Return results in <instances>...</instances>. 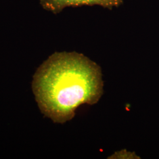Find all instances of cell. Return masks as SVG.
<instances>
[{"instance_id":"7a4b0ae2","label":"cell","mask_w":159,"mask_h":159,"mask_svg":"<svg viewBox=\"0 0 159 159\" xmlns=\"http://www.w3.org/2000/svg\"><path fill=\"white\" fill-rule=\"evenodd\" d=\"M121 0H47V5L52 10L68 6L98 5L110 7L119 4Z\"/></svg>"},{"instance_id":"6da1fadb","label":"cell","mask_w":159,"mask_h":159,"mask_svg":"<svg viewBox=\"0 0 159 159\" xmlns=\"http://www.w3.org/2000/svg\"><path fill=\"white\" fill-rule=\"evenodd\" d=\"M101 68L77 52H56L37 69L32 89L41 111L54 123L72 119L80 106L93 105L103 93Z\"/></svg>"}]
</instances>
